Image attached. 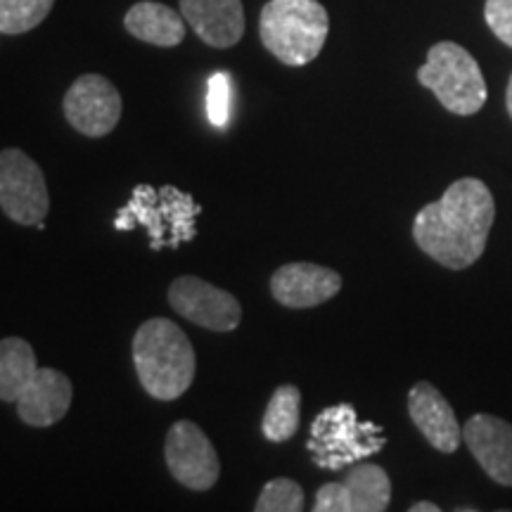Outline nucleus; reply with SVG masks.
Masks as SVG:
<instances>
[{"mask_svg":"<svg viewBox=\"0 0 512 512\" xmlns=\"http://www.w3.org/2000/svg\"><path fill=\"white\" fill-rule=\"evenodd\" d=\"M233 112V79L226 72L211 74L207 83V117L211 126L226 128Z\"/></svg>","mask_w":512,"mask_h":512,"instance_id":"nucleus-22","label":"nucleus"},{"mask_svg":"<svg viewBox=\"0 0 512 512\" xmlns=\"http://www.w3.org/2000/svg\"><path fill=\"white\" fill-rule=\"evenodd\" d=\"M328 31V10L318 0H268L261 10V43L287 67H304L316 60Z\"/></svg>","mask_w":512,"mask_h":512,"instance_id":"nucleus-4","label":"nucleus"},{"mask_svg":"<svg viewBox=\"0 0 512 512\" xmlns=\"http://www.w3.org/2000/svg\"><path fill=\"white\" fill-rule=\"evenodd\" d=\"M496 202L479 178H458L441 200L425 204L413 221V240L422 254L451 271L477 264L489 242Z\"/></svg>","mask_w":512,"mask_h":512,"instance_id":"nucleus-1","label":"nucleus"},{"mask_svg":"<svg viewBox=\"0 0 512 512\" xmlns=\"http://www.w3.org/2000/svg\"><path fill=\"white\" fill-rule=\"evenodd\" d=\"M392 503V482L380 465H351L342 482L323 484L316 494V512H384Z\"/></svg>","mask_w":512,"mask_h":512,"instance_id":"nucleus-11","label":"nucleus"},{"mask_svg":"<svg viewBox=\"0 0 512 512\" xmlns=\"http://www.w3.org/2000/svg\"><path fill=\"white\" fill-rule=\"evenodd\" d=\"M339 290H342V275L309 261L285 264L271 275L273 299L287 309H313L330 302Z\"/></svg>","mask_w":512,"mask_h":512,"instance_id":"nucleus-12","label":"nucleus"},{"mask_svg":"<svg viewBox=\"0 0 512 512\" xmlns=\"http://www.w3.org/2000/svg\"><path fill=\"white\" fill-rule=\"evenodd\" d=\"M202 207L190 192L178 190L176 185L152 188L140 183L133 188L128 202L117 211L114 228L133 230L143 228L150 238V249H178L183 242L195 240L197 216Z\"/></svg>","mask_w":512,"mask_h":512,"instance_id":"nucleus-3","label":"nucleus"},{"mask_svg":"<svg viewBox=\"0 0 512 512\" xmlns=\"http://www.w3.org/2000/svg\"><path fill=\"white\" fill-rule=\"evenodd\" d=\"M38 368L34 347L22 337H3L0 342V399L15 403L24 382Z\"/></svg>","mask_w":512,"mask_h":512,"instance_id":"nucleus-18","label":"nucleus"},{"mask_svg":"<svg viewBox=\"0 0 512 512\" xmlns=\"http://www.w3.org/2000/svg\"><path fill=\"white\" fill-rule=\"evenodd\" d=\"M463 441L479 467L496 484L512 486V425L489 413H477L465 422Z\"/></svg>","mask_w":512,"mask_h":512,"instance_id":"nucleus-15","label":"nucleus"},{"mask_svg":"<svg viewBox=\"0 0 512 512\" xmlns=\"http://www.w3.org/2000/svg\"><path fill=\"white\" fill-rule=\"evenodd\" d=\"M185 17L164 3L140 0L126 12L124 27L138 41L157 48H176L185 38Z\"/></svg>","mask_w":512,"mask_h":512,"instance_id":"nucleus-17","label":"nucleus"},{"mask_svg":"<svg viewBox=\"0 0 512 512\" xmlns=\"http://www.w3.org/2000/svg\"><path fill=\"white\" fill-rule=\"evenodd\" d=\"M484 19L498 41L512 48V0H486Z\"/></svg>","mask_w":512,"mask_h":512,"instance_id":"nucleus-23","label":"nucleus"},{"mask_svg":"<svg viewBox=\"0 0 512 512\" xmlns=\"http://www.w3.org/2000/svg\"><path fill=\"white\" fill-rule=\"evenodd\" d=\"M418 81L437 95L446 112L458 117L477 114L489 98L479 62L453 41L434 43L427 62L418 69Z\"/></svg>","mask_w":512,"mask_h":512,"instance_id":"nucleus-6","label":"nucleus"},{"mask_svg":"<svg viewBox=\"0 0 512 512\" xmlns=\"http://www.w3.org/2000/svg\"><path fill=\"white\" fill-rule=\"evenodd\" d=\"M55 0H0V31L5 36L27 34L53 10Z\"/></svg>","mask_w":512,"mask_h":512,"instance_id":"nucleus-20","label":"nucleus"},{"mask_svg":"<svg viewBox=\"0 0 512 512\" xmlns=\"http://www.w3.org/2000/svg\"><path fill=\"white\" fill-rule=\"evenodd\" d=\"M64 117L86 138H105L117 128L124 102L117 86L100 74H83L69 86Z\"/></svg>","mask_w":512,"mask_h":512,"instance_id":"nucleus-9","label":"nucleus"},{"mask_svg":"<svg viewBox=\"0 0 512 512\" xmlns=\"http://www.w3.org/2000/svg\"><path fill=\"white\" fill-rule=\"evenodd\" d=\"M256 512H299L304 510V489L294 479L275 477L266 482L254 503Z\"/></svg>","mask_w":512,"mask_h":512,"instance_id":"nucleus-21","label":"nucleus"},{"mask_svg":"<svg viewBox=\"0 0 512 512\" xmlns=\"http://www.w3.org/2000/svg\"><path fill=\"white\" fill-rule=\"evenodd\" d=\"M74 399L72 380L55 368H36L24 382L15 406L29 427H50L67 415Z\"/></svg>","mask_w":512,"mask_h":512,"instance_id":"nucleus-13","label":"nucleus"},{"mask_svg":"<svg viewBox=\"0 0 512 512\" xmlns=\"http://www.w3.org/2000/svg\"><path fill=\"white\" fill-rule=\"evenodd\" d=\"M441 508L437 503H430V501H420V503H413L411 505V512H439Z\"/></svg>","mask_w":512,"mask_h":512,"instance_id":"nucleus-24","label":"nucleus"},{"mask_svg":"<svg viewBox=\"0 0 512 512\" xmlns=\"http://www.w3.org/2000/svg\"><path fill=\"white\" fill-rule=\"evenodd\" d=\"M164 458L171 477L190 491H209L221 477L214 444L190 420H178L166 434Z\"/></svg>","mask_w":512,"mask_h":512,"instance_id":"nucleus-8","label":"nucleus"},{"mask_svg":"<svg viewBox=\"0 0 512 512\" xmlns=\"http://www.w3.org/2000/svg\"><path fill=\"white\" fill-rule=\"evenodd\" d=\"M181 15L211 48H233L245 36L242 0H181Z\"/></svg>","mask_w":512,"mask_h":512,"instance_id":"nucleus-16","label":"nucleus"},{"mask_svg":"<svg viewBox=\"0 0 512 512\" xmlns=\"http://www.w3.org/2000/svg\"><path fill=\"white\" fill-rule=\"evenodd\" d=\"M309 453L323 470H342L366 460L387 446L384 430L375 422L358 420L351 403L323 408L311 422Z\"/></svg>","mask_w":512,"mask_h":512,"instance_id":"nucleus-5","label":"nucleus"},{"mask_svg":"<svg viewBox=\"0 0 512 512\" xmlns=\"http://www.w3.org/2000/svg\"><path fill=\"white\" fill-rule=\"evenodd\" d=\"M299 413H302V392L294 384H280L261 418V432L273 444H285L299 430Z\"/></svg>","mask_w":512,"mask_h":512,"instance_id":"nucleus-19","label":"nucleus"},{"mask_svg":"<svg viewBox=\"0 0 512 512\" xmlns=\"http://www.w3.org/2000/svg\"><path fill=\"white\" fill-rule=\"evenodd\" d=\"M408 415L427 444L439 453H456L463 444V427L451 403L432 382H418L408 392Z\"/></svg>","mask_w":512,"mask_h":512,"instance_id":"nucleus-14","label":"nucleus"},{"mask_svg":"<svg viewBox=\"0 0 512 512\" xmlns=\"http://www.w3.org/2000/svg\"><path fill=\"white\" fill-rule=\"evenodd\" d=\"M0 207L19 226H38L48 219L46 176L41 166L17 147H5L0 155Z\"/></svg>","mask_w":512,"mask_h":512,"instance_id":"nucleus-7","label":"nucleus"},{"mask_svg":"<svg viewBox=\"0 0 512 512\" xmlns=\"http://www.w3.org/2000/svg\"><path fill=\"white\" fill-rule=\"evenodd\" d=\"M166 299H169L171 309L204 330L233 332L242 323V306L235 294L195 278V275L176 278Z\"/></svg>","mask_w":512,"mask_h":512,"instance_id":"nucleus-10","label":"nucleus"},{"mask_svg":"<svg viewBox=\"0 0 512 512\" xmlns=\"http://www.w3.org/2000/svg\"><path fill=\"white\" fill-rule=\"evenodd\" d=\"M505 107H508V114L512 119V74H510V81H508V91H505Z\"/></svg>","mask_w":512,"mask_h":512,"instance_id":"nucleus-25","label":"nucleus"},{"mask_svg":"<svg viewBox=\"0 0 512 512\" xmlns=\"http://www.w3.org/2000/svg\"><path fill=\"white\" fill-rule=\"evenodd\" d=\"M133 366L152 399L176 401L195 380L197 358L188 335L169 318H150L133 337Z\"/></svg>","mask_w":512,"mask_h":512,"instance_id":"nucleus-2","label":"nucleus"}]
</instances>
